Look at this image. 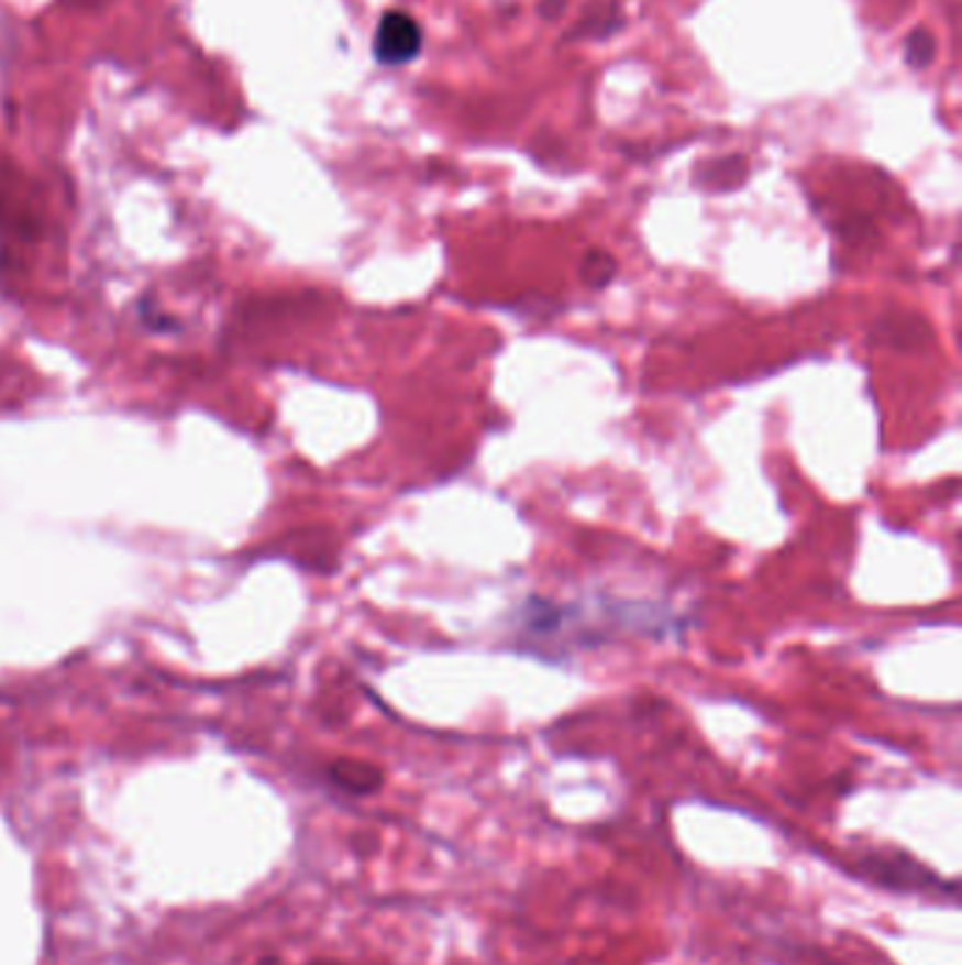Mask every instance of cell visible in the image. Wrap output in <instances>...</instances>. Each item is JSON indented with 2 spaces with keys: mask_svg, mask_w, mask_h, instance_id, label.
Wrapping results in <instances>:
<instances>
[{
  "mask_svg": "<svg viewBox=\"0 0 962 965\" xmlns=\"http://www.w3.org/2000/svg\"><path fill=\"white\" fill-rule=\"evenodd\" d=\"M423 32L418 20L407 12H384L378 20L376 37H373V54L382 65L396 68L407 65L421 54Z\"/></svg>",
  "mask_w": 962,
  "mask_h": 965,
  "instance_id": "obj_1",
  "label": "cell"
},
{
  "mask_svg": "<svg viewBox=\"0 0 962 965\" xmlns=\"http://www.w3.org/2000/svg\"><path fill=\"white\" fill-rule=\"evenodd\" d=\"M861 869L864 875H870L875 884H884V887L897 889V892H920V889H940L943 881L937 878L935 873L924 867V864H917L915 858L904 853H892V855H881V853H870L861 862Z\"/></svg>",
  "mask_w": 962,
  "mask_h": 965,
  "instance_id": "obj_2",
  "label": "cell"
},
{
  "mask_svg": "<svg viewBox=\"0 0 962 965\" xmlns=\"http://www.w3.org/2000/svg\"><path fill=\"white\" fill-rule=\"evenodd\" d=\"M924 339H929V328L915 314H889L875 322V342L889 348H920Z\"/></svg>",
  "mask_w": 962,
  "mask_h": 965,
  "instance_id": "obj_3",
  "label": "cell"
},
{
  "mask_svg": "<svg viewBox=\"0 0 962 965\" xmlns=\"http://www.w3.org/2000/svg\"><path fill=\"white\" fill-rule=\"evenodd\" d=\"M745 175H748L745 158L726 156L697 169V184L709 189V193H729V189H737L742 182H745Z\"/></svg>",
  "mask_w": 962,
  "mask_h": 965,
  "instance_id": "obj_4",
  "label": "cell"
},
{
  "mask_svg": "<svg viewBox=\"0 0 962 965\" xmlns=\"http://www.w3.org/2000/svg\"><path fill=\"white\" fill-rule=\"evenodd\" d=\"M621 26V9L616 0H596L567 37H607Z\"/></svg>",
  "mask_w": 962,
  "mask_h": 965,
  "instance_id": "obj_5",
  "label": "cell"
},
{
  "mask_svg": "<svg viewBox=\"0 0 962 965\" xmlns=\"http://www.w3.org/2000/svg\"><path fill=\"white\" fill-rule=\"evenodd\" d=\"M331 779L351 793H373L382 788V771L367 763H351L342 759L331 768Z\"/></svg>",
  "mask_w": 962,
  "mask_h": 965,
  "instance_id": "obj_6",
  "label": "cell"
},
{
  "mask_svg": "<svg viewBox=\"0 0 962 965\" xmlns=\"http://www.w3.org/2000/svg\"><path fill=\"white\" fill-rule=\"evenodd\" d=\"M618 274V263L610 252H601V249H590V252L582 257L579 263V277L587 288L593 292H601L612 283V277Z\"/></svg>",
  "mask_w": 962,
  "mask_h": 965,
  "instance_id": "obj_7",
  "label": "cell"
},
{
  "mask_svg": "<svg viewBox=\"0 0 962 965\" xmlns=\"http://www.w3.org/2000/svg\"><path fill=\"white\" fill-rule=\"evenodd\" d=\"M906 63L911 68H926V65L935 63L937 57V43H935V34L926 32V29H915V32L906 37Z\"/></svg>",
  "mask_w": 962,
  "mask_h": 965,
  "instance_id": "obj_8",
  "label": "cell"
},
{
  "mask_svg": "<svg viewBox=\"0 0 962 965\" xmlns=\"http://www.w3.org/2000/svg\"><path fill=\"white\" fill-rule=\"evenodd\" d=\"M565 3H567V0H542V3H540V14L545 20L562 18V12H565Z\"/></svg>",
  "mask_w": 962,
  "mask_h": 965,
  "instance_id": "obj_9",
  "label": "cell"
},
{
  "mask_svg": "<svg viewBox=\"0 0 962 965\" xmlns=\"http://www.w3.org/2000/svg\"><path fill=\"white\" fill-rule=\"evenodd\" d=\"M317 965H331V963H317Z\"/></svg>",
  "mask_w": 962,
  "mask_h": 965,
  "instance_id": "obj_10",
  "label": "cell"
}]
</instances>
